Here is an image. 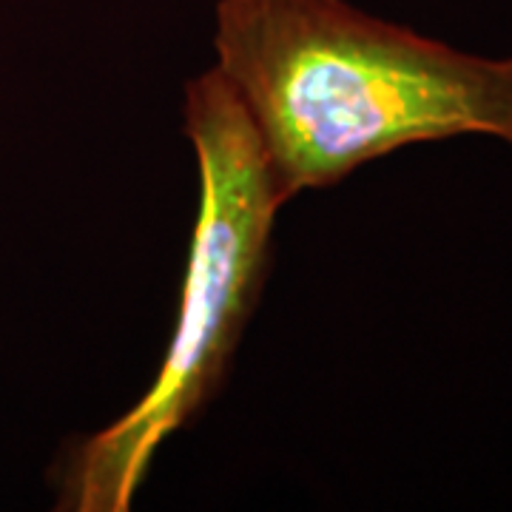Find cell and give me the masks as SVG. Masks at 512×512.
Here are the masks:
<instances>
[{
  "mask_svg": "<svg viewBox=\"0 0 512 512\" xmlns=\"http://www.w3.org/2000/svg\"><path fill=\"white\" fill-rule=\"evenodd\" d=\"M214 52L288 202L413 143H512V57L458 52L348 0H220Z\"/></svg>",
  "mask_w": 512,
  "mask_h": 512,
  "instance_id": "1",
  "label": "cell"
},
{
  "mask_svg": "<svg viewBox=\"0 0 512 512\" xmlns=\"http://www.w3.org/2000/svg\"><path fill=\"white\" fill-rule=\"evenodd\" d=\"M185 134L200 165V208L177 325L143 399L66 456L57 510H131L157 450L217 396L259 302L288 200L214 66L185 86Z\"/></svg>",
  "mask_w": 512,
  "mask_h": 512,
  "instance_id": "2",
  "label": "cell"
}]
</instances>
